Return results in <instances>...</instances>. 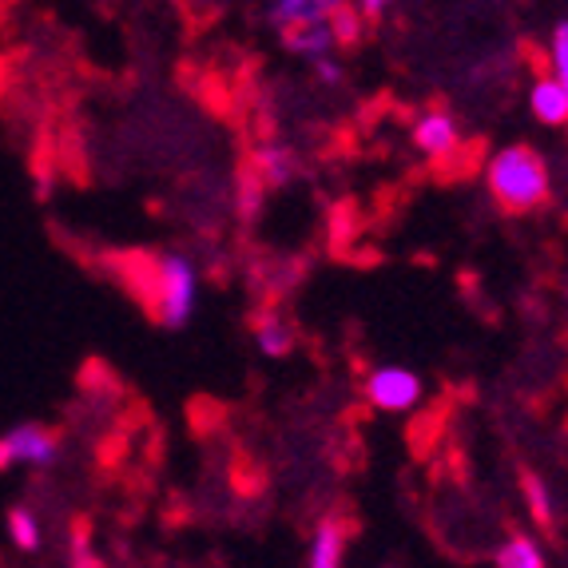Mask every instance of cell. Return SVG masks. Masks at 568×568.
Masks as SVG:
<instances>
[{
    "instance_id": "6da1fadb",
    "label": "cell",
    "mask_w": 568,
    "mask_h": 568,
    "mask_svg": "<svg viewBox=\"0 0 568 568\" xmlns=\"http://www.w3.org/2000/svg\"><path fill=\"white\" fill-rule=\"evenodd\" d=\"M485 187H489L493 203L509 215L537 211L549 203V163L540 160V152L529 143H513L489 160Z\"/></svg>"
},
{
    "instance_id": "7a4b0ae2",
    "label": "cell",
    "mask_w": 568,
    "mask_h": 568,
    "mask_svg": "<svg viewBox=\"0 0 568 568\" xmlns=\"http://www.w3.org/2000/svg\"><path fill=\"white\" fill-rule=\"evenodd\" d=\"M143 303L155 323L168 331H183L195 311V291H200V275L187 255L163 251V255H148V278H143Z\"/></svg>"
},
{
    "instance_id": "3957f363",
    "label": "cell",
    "mask_w": 568,
    "mask_h": 568,
    "mask_svg": "<svg viewBox=\"0 0 568 568\" xmlns=\"http://www.w3.org/2000/svg\"><path fill=\"white\" fill-rule=\"evenodd\" d=\"M366 398L374 409L386 414H406L422 402V378L406 366H378L366 378Z\"/></svg>"
},
{
    "instance_id": "277c9868",
    "label": "cell",
    "mask_w": 568,
    "mask_h": 568,
    "mask_svg": "<svg viewBox=\"0 0 568 568\" xmlns=\"http://www.w3.org/2000/svg\"><path fill=\"white\" fill-rule=\"evenodd\" d=\"M0 442L9 449L12 465H52L60 457V434L40 422H20V426L4 429Z\"/></svg>"
},
{
    "instance_id": "5b68a950",
    "label": "cell",
    "mask_w": 568,
    "mask_h": 568,
    "mask_svg": "<svg viewBox=\"0 0 568 568\" xmlns=\"http://www.w3.org/2000/svg\"><path fill=\"white\" fill-rule=\"evenodd\" d=\"M457 120L446 112V108H434V112H422L414 123V143L417 152L429 155V160H446V155L457 152Z\"/></svg>"
},
{
    "instance_id": "8992f818",
    "label": "cell",
    "mask_w": 568,
    "mask_h": 568,
    "mask_svg": "<svg viewBox=\"0 0 568 568\" xmlns=\"http://www.w3.org/2000/svg\"><path fill=\"white\" fill-rule=\"evenodd\" d=\"M342 557H346V529L338 517H323L306 552V568H342Z\"/></svg>"
},
{
    "instance_id": "52a82bcc",
    "label": "cell",
    "mask_w": 568,
    "mask_h": 568,
    "mask_svg": "<svg viewBox=\"0 0 568 568\" xmlns=\"http://www.w3.org/2000/svg\"><path fill=\"white\" fill-rule=\"evenodd\" d=\"M334 4L338 0H283V4H266V20L278 24V29H303V24H318V20H331Z\"/></svg>"
},
{
    "instance_id": "ba28073f",
    "label": "cell",
    "mask_w": 568,
    "mask_h": 568,
    "mask_svg": "<svg viewBox=\"0 0 568 568\" xmlns=\"http://www.w3.org/2000/svg\"><path fill=\"white\" fill-rule=\"evenodd\" d=\"M529 108L540 123H549V128H560L568 123V92L557 84L552 77H537L529 88Z\"/></svg>"
},
{
    "instance_id": "9c48e42d",
    "label": "cell",
    "mask_w": 568,
    "mask_h": 568,
    "mask_svg": "<svg viewBox=\"0 0 568 568\" xmlns=\"http://www.w3.org/2000/svg\"><path fill=\"white\" fill-rule=\"evenodd\" d=\"M283 44L291 57H306V60H326L334 48V32H331V20H318V24H303V29H286L283 32Z\"/></svg>"
},
{
    "instance_id": "30bf717a",
    "label": "cell",
    "mask_w": 568,
    "mask_h": 568,
    "mask_svg": "<svg viewBox=\"0 0 568 568\" xmlns=\"http://www.w3.org/2000/svg\"><path fill=\"white\" fill-rule=\"evenodd\" d=\"M255 175L263 180L266 191H283L298 175V160L286 148H263V152H255Z\"/></svg>"
},
{
    "instance_id": "8fae6325",
    "label": "cell",
    "mask_w": 568,
    "mask_h": 568,
    "mask_svg": "<svg viewBox=\"0 0 568 568\" xmlns=\"http://www.w3.org/2000/svg\"><path fill=\"white\" fill-rule=\"evenodd\" d=\"M255 342L258 351L266 354V358H286V354L294 351V334L291 326L278 318V314H263L255 323Z\"/></svg>"
},
{
    "instance_id": "7c38bea8",
    "label": "cell",
    "mask_w": 568,
    "mask_h": 568,
    "mask_svg": "<svg viewBox=\"0 0 568 568\" xmlns=\"http://www.w3.org/2000/svg\"><path fill=\"white\" fill-rule=\"evenodd\" d=\"M493 560H497V568H545V552H540L537 540L525 537V532L505 540Z\"/></svg>"
},
{
    "instance_id": "4fadbf2b",
    "label": "cell",
    "mask_w": 568,
    "mask_h": 568,
    "mask_svg": "<svg viewBox=\"0 0 568 568\" xmlns=\"http://www.w3.org/2000/svg\"><path fill=\"white\" fill-rule=\"evenodd\" d=\"M4 525H9V537H12L17 549H24V552L40 549V521L29 505H12L9 517H4Z\"/></svg>"
},
{
    "instance_id": "5bb4252c",
    "label": "cell",
    "mask_w": 568,
    "mask_h": 568,
    "mask_svg": "<svg viewBox=\"0 0 568 568\" xmlns=\"http://www.w3.org/2000/svg\"><path fill=\"white\" fill-rule=\"evenodd\" d=\"M521 493H525V501H529V513H532V521L540 525L545 532H552V497L549 489H545V481H540L532 469H525L521 474Z\"/></svg>"
},
{
    "instance_id": "9a60e30c",
    "label": "cell",
    "mask_w": 568,
    "mask_h": 568,
    "mask_svg": "<svg viewBox=\"0 0 568 568\" xmlns=\"http://www.w3.org/2000/svg\"><path fill=\"white\" fill-rule=\"evenodd\" d=\"M362 29H366V24H362V17H358V9H354V4H334V12H331L334 44H342V48L358 44Z\"/></svg>"
},
{
    "instance_id": "2e32d148",
    "label": "cell",
    "mask_w": 568,
    "mask_h": 568,
    "mask_svg": "<svg viewBox=\"0 0 568 568\" xmlns=\"http://www.w3.org/2000/svg\"><path fill=\"white\" fill-rule=\"evenodd\" d=\"M549 64H552L549 77L557 80V84L568 92V20H560L557 29H552V40H549Z\"/></svg>"
},
{
    "instance_id": "e0dca14e",
    "label": "cell",
    "mask_w": 568,
    "mask_h": 568,
    "mask_svg": "<svg viewBox=\"0 0 568 568\" xmlns=\"http://www.w3.org/2000/svg\"><path fill=\"white\" fill-rule=\"evenodd\" d=\"M263 195H266V187L255 175V168L243 171V180H239V211H243L246 219H255L258 211H263Z\"/></svg>"
},
{
    "instance_id": "ac0fdd59",
    "label": "cell",
    "mask_w": 568,
    "mask_h": 568,
    "mask_svg": "<svg viewBox=\"0 0 568 568\" xmlns=\"http://www.w3.org/2000/svg\"><path fill=\"white\" fill-rule=\"evenodd\" d=\"M314 77L323 80L326 88H338L342 80H346V68H342L338 60H331V57H326V60H318V64H314Z\"/></svg>"
},
{
    "instance_id": "d6986e66",
    "label": "cell",
    "mask_w": 568,
    "mask_h": 568,
    "mask_svg": "<svg viewBox=\"0 0 568 568\" xmlns=\"http://www.w3.org/2000/svg\"><path fill=\"white\" fill-rule=\"evenodd\" d=\"M354 9H358L362 24H366V20H382V17H386L389 4H386V0H362V4H354Z\"/></svg>"
},
{
    "instance_id": "ffe728a7",
    "label": "cell",
    "mask_w": 568,
    "mask_h": 568,
    "mask_svg": "<svg viewBox=\"0 0 568 568\" xmlns=\"http://www.w3.org/2000/svg\"><path fill=\"white\" fill-rule=\"evenodd\" d=\"M4 469H12V457H9V449H4V442H0V474Z\"/></svg>"
}]
</instances>
